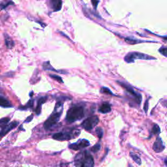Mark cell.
I'll use <instances>...</instances> for the list:
<instances>
[{"instance_id": "484cf974", "label": "cell", "mask_w": 167, "mask_h": 167, "mask_svg": "<svg viewBox=\"0 0 167 167\" xmlns=\"http://www.w3.org/2000/svg\"><path fill=\"white\" fill-rule=\"evenodd\" d=\"M50 77L51 78H52L53 79H54L56 80H57L58 82H60V83H63V81L62 80V78H61L60 77H59V76L58 75H54V74H50Z\"/></svg>"}, {"instance_id": "1f68e13d", "label": "cell", "mask_w": 167, "mask_h": 167, "mask_svg": "<svg viewBox=\"0 0 167 167\" xmlns=\"http://www.w3.org/2000/svg\"><path fill=\"white\" fill-rule=\"evenodd\" d=\"M164 163H165V165L167 166V157L165 159V160H164Z\"/></svg>"}, {"instance_id": "277c9868", "label": "cell", "mask_w": 167, "mask_h": 167, "mask_svg": "<svg viewBox=\"0 0 167 167\" xmlns=\"http://www.w3.org/2000/svg\"><path fill=\"white\" fill-rule=\"evenodd\" d=\"M80 134V131L78 129H72L69 131L59 132L53 135L52 138L59 141L69 140L78 137Z\"/></svg>"}, {"instance_id": "d4e9b609", "label": "cell", "mask_w": 167, "mask_h": 167, "mask_svg": "<svg viewBox=\"0 0 167 167\" xmlns=\"http://www.w3.org/2000/svg\"><path fill=\"white\" fill-rule=\"evenodd\" d=\"M96 133L97 136H99V138L101 139L103 137V130L101 127H97L96 129Z\"/></svg>"}, {"instance_id": "f546056e", "label": "cell", "mask_w": 167, "mask_h": 167, "mask_svg": "<svg viewBox=\"0 0 167 167\" xmlns=\"http://www.w3.org/2000/svg\"><path fill=\"white\" fill-rule=\"evenodd\" d=\"M33 114L30 115L29 116H28V117L26 118V121H25V122H27V123L30 122V121H31L33 119Z\"/></svg>"}, {"instance_id": "ac0fdd59", "label": "cell", "mask_w": 167, "mask_h": 167, "mask_svg": "<svg viewBox=\"0 0 167 167\" xmlns=\"http://www.w3.org/2000/svg\"><path fill=\"white\" fill-rule=\"evenodd\" d=\"M151 135L154 134V135H158L159 133H161V129H160V127L157 125V124H154L153 127H152V129H151Z\"/></svg>"}, {"instance_id": "3957f363", "label": "cell", "mask_w": 167, "mask_h": 167, "mask_svg": "<svg viewBox=\"0 0 167 167\" xmlns=\"http://www.w3.org/2000/svg\"><path fill=\"white\" fill-rule=\"evenodd\" d=\"M74 165L80 167H92L94 166V160L92 155L88 151L78 153L74 158Z\"/></svg>"}, {"instance_id": "7c38bea8", "label": "cell", "mask_w": 167, "mask_h": 167, "mask_svg": "<svg viewBox=\"0 0 167 167\" xmlns=\"http://www.w3.org/2000/svg\"><path fill=\"white\" fill-rule=\"evenodd\" d=\"M99 112L103 113V114H107L112 110L111 108V105L108 103H103L101 106L99 108Z\"/></svg>"}, {"instance_id": "f1b7e54d", "label": "cell", "mask_w": 167, "mask_h": 167, "mask_svg": "<svg viewBox=\"0 0 167 167\" xmlns=\"http://www.w3.org/2000/svg\"><path fill=\"white\" fill-rule=\"evenodd\" d=\"M144 110L146 113H147L148 110V99L146 100V101L145 102V104H144Z\"/></svg>"}, {"instance_id": "7a4b0ae2", "label": "cell", "mask_w": 167, "mask_h": 167, "mask_svg": "<svg viewBox=\"0 0 167 167\" xmlns=\"http://www.w3.org/2000/svg\"><path fill=\"white\" fill-rule=\"evenodd\" d=\"M63 110V103L61 101L57 102L54 110L49 118L44 123V128L46 130H49L54 127L59 121Z\"/></svg>"}, {"instance_id": "2e32d148", "label": "cell", "mask_w": 167, "mask_h": 167, "mask_svg": "<svg viewBox=\"0 0 167 167\" xmlns=\"http://www.w3.org/2000/svg\"><path fill=\"white\" fill-rule=\"evenodd\" d=\"M125 41L129 43V44H137V43H146L148 41H141V40H138V39H133V38H125Z\"/></svg>"}, {"instance_id": "4fadbf2b", "label": "cell", "mask_w": 167, "mask_h": 167, "mask_svg": "<svg viewBox=\"0 0 167 167\" xmlns=\"http://www.w3.org/2000/svg\"><path fill=\"white\" fill-rule=\"evenodd\" d=\"M47 100V97H41L39 101L37 102V106L35 110V112L37 115H39L41 112V105L44 104Z\"/></svg>"}, {"instance_id": "5b68a950", "label": "cell", "mask_w": 167, "mask_h": 167, "mask_svg": "<svg viewBox=\"0 0 167 167\" xmlns=\"http://www.w3.org/2000/svg\"><path fill=\"white\" fill-rule=\"evenodd\" d=\"M136 59H144V60H151V59H156L155 57L149 56L146 54L144 53L138 52H131L127 54L124 58V60L127 63H133Z\"/></svg>"}, {"instance_id": "9a60e30c", "label": "cell", "mask_w": 167, "mask_h": 167, "mask_svg": "<svg viewBox=\"0 0 167 167\" xmlns=\"http://www.w3.org/2000/svg\"><path fill=\"white\" fill-rule=\"evenodd\" d=\"M5 36V43L7 48H12L14 46V43L11 38L6 33L4 34Z\"/></svg>"}, {"instance_id": "8992f818", "label": "cell", "mask_w": 167, "mask_h": 167, "mask_svg": "<svg viewBox=\"0 0 167 167\" xmlns=\"http://www.w3.org/2000/svg\"><path fill=\"white\" fill-rule=\"evenodd\" d=\"M99 119L97 116H92L83 121L81 126L86 131H91L99 124Z\"/></svg>"}, {"instance_id": "cb8c5ba5", "label": "cell", "mask_w": 167, "mask_h": 167, "mask_svg": "<svg viewBox=\"0 0 167 167\" xmlns=\"http://www.w3.org/2000/svg\"><path fill=\"white\" fill-rule=\"evenodd\" d=\"M33 106V99H31L29 100L28 103L26 104V105L25 106V107H22V108H20V109H22V110H26L28 109H30V108H32Z\"/></svg>"}, {"instance_id": "ba28073f", "label": "cell", "mask_w": 167, "mask_h": 167, "mask_svg": "<svg viewBox=\"0 0 167 167\" xmlns=\"http://www.w3.org/2000/svg\"><path fill=\"white\" fill-rule=\"evenodd\" d=\"M90 145L89 142L86 139H80L78 140V142L71 144L69 146V148L73 150L78 151L82 149L83 148H85Z\"/></svg>"}, {"instance_id": "4316f807", "label": "cell", "mask_w": 167, "mask_h": 167, "mask_svg": "<svg viewBox=\"0 0 167 167\" xmlns=\"http://www.w3.org/2000/svg\"><path fill=\"white\" fill-rule=\"evenodd\" d=\"M100 149H101V144L99 143H98L95 144L94 146H93L92 148L91 149V150H92L93 152H97V151H99Z\"/></svg>"}, {"instance_id": "9c48e42d", "label": "cell", "mask_w": 167, "mask_h": 167, "mask_svg": "<svg viewBox=\"0 0 167 167\" xmlns=\"http://www.w3.org/2000/svg\"><path fill=\"white\" fill-rule=\"evenodd\" d=\"M18 125V121H13L11 124H7L5 126H4L0 132V140H1L4 136H5L7 133H9L13 129H14Z\"/></svg>"}, {"instance_id": "83f0119b", "label": "cell", "mask_w": 167, "mask_h": 167, "mask_svg": "<svg viewBox=\"0 0 167 167\" xmlns=\"http://www.w3.org/2000/svg\"><path fill=\"white\" fill-rule=\"evenodd\" d=\"M99 0H92V5L94 7V9H96L97 7V5L99 4Z\"/></svg>"}, {"instance_id": "30bf717a", "label": "cell", "mask_w": 167, "mask_h": 167, "mask_svg": "<svg viewBox=\"0 0 167 167\" xmlns=\"http://www.w3.org/2000/svg\"><path fill=\"white\" fill-rule=\"evenodd\" d=\"M165 146L160 136H157L153 145V149L156 153H160L164 149Z\"/></svg>"}, {"instance_id": "52a82bcc", "label": "cell", "mask_w": 167, "mask_h": 167, "mask_svg": "<svg viewBox=\"0 0 167 167\" xmlns=\"http://www.w3.org/2000/svg\"><path fill=\"white\" fill-rule=\"evenodd\" d=\"M119 84L120 86H122L123 88H124L125 89V90L127 91V92L131 94L134 99V101H136V103L140 104L141 103V101H142V95L140 94H138V93H136L135 91L134 90V89L131 87L129 85H127V84H125L124 83H122V82H117Z\"/></svg>"}, {"instance_id": "4dcf8cb0", "label": "cell", "mask_w": 167, "mask_h": 167, "mask_svg": "<svg viewBox=\"0 0 167 167\" xmlns=\"http://www.w3.org/2000/svg\"><path fill=\"white\" fill-rule=\"evenodd\" d=\"M161 104H162V105L163 106V107L167 108V100L164 99L163 101H161Z\"/></svg>"}, {"instance_id": "ffe728a7", "label": "cell", "mask_w": 167, "mask_h": 167, "mask_svg": "<svg viewBox=\"0 0 167 167\" xmlns=\"http://www.w3.org/2000/svg\"><path fill=\"white\" fill-rule=\"evenodd\" d=\"M10 119L9 118H4L0 119V128H3L9 122Z\"/></svg>"}, {"instance_id": "e0dca14e", "label": "cell", "mask_w": 167, "mask_h": 167, "mask_svg": "<svg viewBox=\"0 0 167 167\" xmlns=\"http://www.w3.org/2000/svg\"><path fill=\"white\" fill-rule=\"evenodd\" d=\"M43 69L44 70H47V71H55V72H62V71H57L56 69H54V67H53L50 63V62H46L43 63Z\"/></svg>"}, {"instance_id": "5bb4252c", "label": "cell", "mask_w": 167, "mask_h": 167, "mask_svg": "<svg viewBox=\"0 0 167 167\" xmlns=\"http://www.w3.org/2000/svg\"><path fill=\"white\" fill-rule=\"evenodd\" d=\"M0 107L3 108H11L13 107L11 103L3 96L0 95Z\"/></svg>"}, {"instance_id": "6da1fadb", "label": "cell", "mask_w": 167, "mask_h": 167, "mask_svg": "<svg viewBox=\"0 0 167 167\" xmlns=\"http://www.w3.org/2000/svg\"><path fill=\"white\" fill-rule=\"evenodd\" d=\"M85 105L82 104H74L68 110L66 116V121L68 123H73L82 119L85 116Z\"/></svg>"}, {"instance_id": "7402d4cb", "label": "cell", "mask_w": 167, "mask_h": 167, "mask_svg": "<svg viewBox=\"0 0 167 167\" xmlns=\"http://www.w3.org/2000/svg\"><path fill=\"white\" fill-rule=\"evenodd\" d=\"M101 93H103V94H108V95H114V94L111 92V91L110 90L109 88H106V87H103L101 88Z\"/></svg>"}, {"instance_id": "603a6c76", "label": "cell", "mask_w": 167, "mask_h": 167, "mask_svg": "<svg viewBox=\"0 0 167 167\" xmlns=\"http://www.w3.org/2000/svg\"><path fill=\"white\" fill-rule=\"evenodd\" d=\"M159 52L161 55H163L164 57H167V47H161L159 49Z\"/></svg>"}, {"instance_id": "44dd1931", "label": "cell", "mask_w": 167, "mask_h": 167, "mask_svg": "<svg viewBox=\"0 0 167 167\" xmlns=\"http://www.w3.org/2000/svg\"><path fill=\"white\" fill-rule=\"evenodd\" d=\"M130 155H131V158L133 159V160L134 161V162L136 163V164H141V159H140V158L138 156V155H135V154H132V153H131L130 154Z\"/></svg>"}, {"instance_id": "d6986e66", "label": "cell", "mask_w": 167, "mask_h": 167, "mask_svg": "<svg viewBox=\"0 0 167 167\" xmlns=\"http://www.w3.org/2000/svg\"><path fill=\"white\" fill-rule=\"evenodd\" d=\"M11 4H13V2L10 1V0H6V1L5 0V1L2 2L1 3H0V8H1L0 10H2L6 8L7 6H9Z\"/></svg>"}, {"instance_id": "8fae6325", "label": "cell", "mask_w": 167, "mask_h": 167, "mask_svg": "<svg viewBox=\"0 0 167 167\" xmlns=\"http://www.w3.org/2000/svg\"><path fill=\"white\" fill-rule=\"evenodd\" d=\"M52 9L54 11H59L62 7V0H49Z\"/></svg>"}]
</instances>
